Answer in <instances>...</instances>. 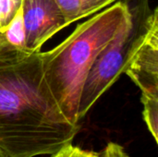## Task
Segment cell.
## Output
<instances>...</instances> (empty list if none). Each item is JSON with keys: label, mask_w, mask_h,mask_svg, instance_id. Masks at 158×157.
<instances>
[{"label": "cell", "mask_w": 158, "mask_h": 157, "mask_svg": "<svg viewBox=\"0 0 158 157\" xmlns=\"http://www.w3.org/2000/svg\"><path fill=\"white\" fill-rule=\"evenodd\" d=\"M22 0H0V32H4L19 8Z\"/></svg>", "instance_id": "obj_9"}, {"label": "cell", "mask_w": 158, "mask_h": 157, "mask_svg": "<svg viewBox=\"0 0 158 157\" xmlns=\"http://www.w3.org/2000/svg\"><path fill=\"white\" fill-rule=\"evenodd\" d=\"M40 52L0 46V151L6 157L54 155L80 130L54 98Z\"/></svg>", "instance_id": "obj_1"}, {"label": "cell", "mask_w": 158, "mask_h": 157, "mask_svg": "<svg viewBox=\"0 0 158 157\" xmlns=\"http://www.w3.org/2000/svg\"><path fill=\"white\" fill-rule=\"evenodd\" d=\"M6 41L11 46L26 50V31L21 7L4 31Z\"/></svg>", "instance_id": "obj_7"}, {"label": "cell", "mask_w": 158, "mask_h": 157, "mask_svg": "<svg viewBox=\"0 0 158 157\" xmlns=\"http://www.w3.org/2000/svg\"><path fill=\"white\" fill-rule=\"evenodd\" d=\"M100 157H131L126 150L117 143H109L100 153Z\"/></svg>", "instance_id": "obj_11"}, {"label": "cell", "mask_w": 158, "mask_h": 157, "mask_svg": "<svg viewBox=\"0 0 158 157\" xmlns=\"http://www.w3.org/2000/svg\"><path fill=\"white\" fill-rule=\"evenodd\" d=\"M52 155V157H100V153L83 150L78 146H74L69 143L62 147Z\"/></svg>", "instance_id": "obj_10"}, {"label": "cell", "mask_w": 158, "mask_h": 157, "mask_svg": "<svg viewBox=\"0 0 158 157\" xmlns=\"http://www.w3.org/2000/svg\"><path fill=\"white\" fill-rule=\"evenodd\" d=\"M63 13L66 25L94 15L118 0H55Z\"/></svg>", "instance_id": "obj_6"}, {"label": "cell", "mask_w": 158, "mask_h": 157, "mask_svg": "<svg viewBox=\"0 0 158 157\" xmlns=\"http://www.w3.org/2000/svg\"><path fill=\"white\" fill-rule=\"evenodd\" d=\"M144 31L145 19L140 23L130 9L118 31L102 49L87 75L80 101V120L124 72Z\"/></svg>", "instance_id": "obj_3"}, {"label": "cell", "mask_w": 158, "mask_h": 157, "mask_svg": "<svg viewBox=\"0 0 158 157\" xmlns=\"http://www.w3.org/2000/svg\"><path fill=\"white\" fill-rule=\"evenodd\" d=\"M130 6L117 2L79 24L62 43L40 52L44 74L64 117L79 125L81 91L102 49L117 34Z\"/></svg>", "instance_id": "obj_2"}, {"label": "cell", "mask_w": 158, "mask_h": 157, "mask_svg": "<svg viewBox=\"0 0 158 157\" xmlns=\"http://www.w3.org/2000/svg\"><path fill=\"white\" fill-rule=\"evenodd\" d=\"M142 96H158V9L145 18V31L124 70Z\"/></svg>", "instance_id": "obj_4"}, {"label": "cell", "mask_w": 158, "mask_h": 157, "mask_svg": "<svg viewBox=\"0 0 158 157\" xmlns=\"http://www.w3.org/2000/svg\"><path fill=\"white\" fill-rule=\"evenodd\" d=\"M143 120L156 143L158 138V96H142Z\"/></svg>", "instance_id": "obj_8"}, {"label": "cell", "mask_w": 158, "mask_h": 157, "mask_svg": "<svg viewBox=\"0 0 158 157\" xmlns=\"http://www.w3.org/2000/svg\"><path fill=\"white\" fill-rule=\"evenodd\" d=\"M0 157H6L4 155H3V153H2L1 151H0Z\"/></svg>", "instance_id": "obj_13"}, {"label": "cell", "mask_w": 158, "mask_h": 157, "mask_svg": "<svg viewBox=\"0 0 158 157\" xmlns=\"http://www.w3.org/2000/svg\"><path fill=\"white\" fill-rule=\"evenodd\" d=\"M21 9L28 51L40 52L45 42L67 27L55 0H22Z\"/></svg>", "instance_id": "obj_5"}, {"label": "cell", "mask_w": 158, "mask_h": 157, "mask_svg": "<svg viewBox=\"0 0 158 157\" xmlns=\"http://www.w3.org/2000/svg\"><path fill=\"white\" fill-rule=\"evenodd\" d=\"M5 43H6V41L4 32H0V46L4 45Z\"/></svg>", "instance_id": "obj_12"}]
</instances>
